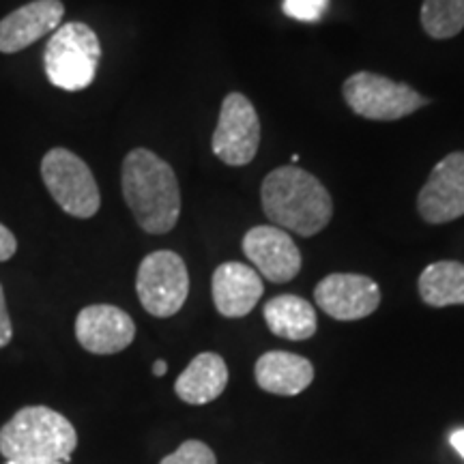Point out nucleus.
I'll use <instances>...</instances> for the list:
<instances>
[{
    "label": "nucleus",
    "instance_id": "1",
    "mask_svg": "<svg viewBox=\"0 0 464 464\" xmlns=\"http://www.w3.org/2000/svg\"><path fill=\"white\" fill-rule=\"evenodd\" d=\"M123 196L138 226L149 235H166L181 216V189L172 166L149 149L127 153L121 170Z\"/></svg>",
    "mask_w": 464,
    "mask_h": 464
},
{
    "label": "nucleus",
    "instance_id": "2",
    "mask_svg": "<svg viewBox=\"0 0 464 464\" xmlns=\"http://www.w3.org/2000/svg\"><path fill=\"white\" fill-rule=\"evenodd\" d=\"M260 200L274 226L301 237L318 235L334 216V200L324 185L297 166H282L266 174Z\"/></svg>",
    "mask_w": 464,
    "mask_h": 464
},
{
    "label": "nucleus",
    "instance_id": "3",
    "mask_svg": "<svg viewBox=\"0 0 464 464\" xmlns=\"http://www.w3.org/2000/svg\"><path fill=\"white\" fill-rule=\"evenodd\" d=\"M75 448L73 423L50 406H24L0 428V454L7 460L67 462Z\"/></svg>",
    "mask_w": 464,
    "mask_h": 464
},
{
    "label": "nucleus",
    "instance_id": "4",
    "mask_svg": "<svg viewBox=\"0 0 464 464\" xmlns=\"http://www.w3.org/2000/svg\"><path fill=\"white\" fill-rule=\"evenodd\" d=\"M102 61L97 33L82 22H69L52 33L44 52L45 75L56 89L75 92L89 89Z\"/></svg>",
    "mask_w": 464,
    "mask_h": 464
},
{
    "label": "nucleus",
    "instance_id": "5",
    "mask_svg": "<svg viewBox=\"0 0 464 464\" xmlns=\"http://www.w3.org/2000/svg\"><path fill=\"white\" fill-rule=\"evenodd\" d=\"M42 177L52 198L67 216L89 219L100 211L102 196L84 160L69 149H50L42 160Z\"/></svg>",
    "mask_w": 464,
    "mask_h": 464
},
{
    "label": "nucleus",
    "instance_id": "6",
    "mask_svg": "<svg viewBox=\"0 0 464 464\" xmlns=\"http://www.w3.org/2000/svg\"><path fill=\"white\" fill-rule=\"evenodd\" d=\"M342 92L346 106L368 121H398L430 103L409 84L393 82L372 72L353 73L346 78Z\"/></svg>",
    "mask_w": 464,
    "mask_h": 464
},
{
    "label": "nucleus",
    "instance_id": "7",
    "mask_svg": "<svg viewBox=\"0 0 464 464\" xmlns=\"http://www.w3.org/2000/svg\"><path fill=\"white\" fill-rule=\"evenodd\" d=\"M136 293L150 316H174L189 295V274L185 260L170 249L149 254L138 266Z\"/></svg>",
    "mask_w": 464,
    "mask_h": 464
},
{
    "label": "nucleus",
    "instance_id": "8",
    "mask_svg": "<svg viewBox=\"0 0 464 464\" xmlns=\"http://www.w3.org/2000/svg\"><path fill=\"white\" fill-rule=\"evenodd\" d=\"M213 153L228 166H247L260 147V121L254 103L241 92H228L213 133Z\"/></svg>",
    "mask_w": 464,
    "mask_h": 464
},
{
    "label": "nucleus",
    "instance_id": "9",
    "mask_svg": "<svg viewBox=\"0 0 464 464\" xmlns=\"http://www.w3.org/2000/svg\"><path fill=\"white\" fill-rule=\"evenodd\" d=\"M420 216L428 224H448L464 216V150H456L432 168L417 196Z\"/></svg>",
    "mask_w": 464,
    "mask_h": 464
},
{
    "label": "nucleus",
    "instance_id": "10",
    "mask_svg": "<svg viewBox=\"0 0 464 464\" xmlns=\"http://www.w3.org/2000/svg\"><path fill=\"white\" fill-rule=\"evenodd\" d=\"M314 301L335 321H362L379 307L381 288L368 276L332 274L316 284Z\"/></svg>",
    "mask_w": 464,
    "mask_h": 464
},
{
    "label": "nucleus",
    "instance_id": "11",
    "mask_svg": "<svg viewBox=\"0 0 464 464\" xmlns=\"http://www.w3.org/2000/svg\"><path fill=\"white\" fill-rule=\"evenodd\" d=\"M243 252L256 266L258 276L274 284L290 282L301 271V252L286 230L277 226H256L243 237Z\"/></svg>",
    "mask_w": 464,
    "mask_h": 464
},
{
    "label": "nucleus",
    "instance_id": "12",
    "mask_svg": "<svg viewBox=\"0 0 464 464\" xmlns=\"http://www.w3.org/2000/svg\"><path fill=\"white\" fill-rule=\"evenodd\" d=\"M75 338L92 355H114L136 338V324L116 305H89L75 318Z\"/></svg>",
    "mask_w": 464,
    "mask_h": 464
},
{
    "label": "nucleus",
    "instance_id": "13",
    "mask_svg": "<svg viewBox=\"0 0 464 464\" xmlns=\"http://www.w3.org/2000/svg\"><path fill=\"white\" fill-rule=\"evenodd\" d=\"M65 15V5L61 0H33L24 7L11 11L0 20V52L15 54L28 45L52 34L61 26Z\"/></svg>",
    "mask_w": 464,
    "mask_h": 464
},
{
    "label": "nucleus",
    "instance_id": "14",
    "mask_svg": "<svg viewBox=\"0 0 464 464\" xmlns=\"http://www.w3.org/2000/svg\"><path fill=\"white\" fill-rule=\"evenodd\" d=\"M213 304L226 318H243L256 307L265 286L258 271L243 263H224L213 274Z\"/></svg>",
    "mask_w": 464,
    "mask_h": 464
},
{
    "label": "nucleus",
    "instance_id": "15",
    "mask_svg": "<svg viewBox=\"0 0 464 464\" xmlns=\"http://www.w3.org/2000/svg\"><path fill=\"white\" fill-rule=\"evenodd\" d=\"M258 387L274 396H297L314 381V365L305 357L286 351H269L254 368Z\"/></svg>",
    "mask_w": 464,
    "mask_h": 464
},
{
    "label": "nucleus",
    "instance_id": "16",
    "mask_svg": "<svg viewBox=\"0 0 464 464\" xmlns=\"http://www.w3.org/2000/svg\"><path fill=\"white\" fill-rule=\"evenodd\" d=\"M228 385V365L218 353H200L174 382V393L183 402L202 406L222 396Z\"/></svg>",
    "mask_w": 464,
    "mask_h": 464
},
{
    "label": "nucleus",
    "instance_id": "17",
    "mask_svg": "<svg viewBox=\"0 0 464 464\" xmlns=\"http://www.w3.org/2000/svg\"><path fill=\"white\" fill-rule=\"evenodd\" d=\"M263 316L271 334L284 340H307L318 329L314 305L297 295H280V297L266 301Z\"/></svg>",
    "mask_w": 464,
    "mask_h": 464
},
{
    "label": "nucleus",
    "instance_id": "18",
    "mask_svg": "<svg viewBox=\"0 0 464 464\" xmlns=\"http://www.w3.org/2000/svg\"><path fill=\"white\" fill-rule=\"evenodd\" d=\"M420 295L430 307L464 305V265L439 260L428 265L420 276Z\"/></svg>",
    "mask_w": 464,
    "mask_h": 464
},
{
    "label": "nucleus",
    "instance_id": "19",
    "mask_svg": "<svg viewBox=\"0 0 464 464\" xmlns=\"http://www.w3.org/2000/svg\"><path fill=\"white\" fill-rule=\"evenodd\" d=\"M421 26L432 39H451L464 28V0H423Z\"/></svg>",
    "mask_w": 464,
    "mask_h": 464
},
{
    "label": "nucleus",
    "instance_id": "20",
    "mask_svg": "<svg viewBox=\"0 0 464 464\" xmlns=\"http://www.w3.org/2000/svg\"><path fill=\"white\" fill-rule=\"evenodd\" d=\"M160 464H218L213 450L202 440H185V443Z\"/></svg>",
    "mask_w": 464,
    "mask_h": 464
},
{
    "label": "nucleus",
    "instance_id": "21",
    "mask_svg": "<svg viewBox=\"0 0 464 464\" xmlns=\"http://www.w3.org/2000/svg\"><path fill=\"white\" fill-rule=\"evenodd\" d=\"M329 7V0H284V14L299 22L321 20L324 9Z\"/></svg>",
    "mask_w": 464,
    "mask_h": 464
},
{
    "label": "nucleus",
    "instance_id": "22",
    "mask_svg": "<svg viewBox=\"0 0 464 464\" xmlns=\"http://www.w3.org/2000/svg\"><path fill=\"white\" fill-rule=\"evenodd\" d=\"M14 338V324H11V316L7 310V301H5V290L0 284V348H5Z\"/></svg>",
    "mask_w": 464,
    "mask_h": 464
},
{
    "label": "nucleus",
    "instance_id": "23",
    "mask_svg": "<svg viewBox=\"0 0 464 464\" xmlns=\"http://www.w3.org/2000/svg\"><path fill=\"white\" fill-rule=\"evenodd\" d=\"M17 252V239L7 226L0 224V263L9 260Z\"/></svg>",
    "mask_w": 464,
    "mask_h": 464
},
{
    "label": "nucleus",
    "instance_id": "24",
    "mask_svg": "<svg viewBox=\"0 0 464 464\" xmlns=\"http://www.w3.org/2000/svg\"><path fill=\"white\" fill-rule=\"evenodd\" d=\"M450 443H451V448H454V450L458 451V454H460V456L464 458V428H460V430L451 432Z\"/></svg>",
    "mask_w": 464,
    "mask_h": 464
},
{
    "label": "nucleus",
    "instance_id": "25",
    "mask_svg": "<svg viewBox=\"0 0 464 464\" xmlns=\"http://www.w3.org/2000/svg\"><path fill=\"white\" fill-rule=\"evenodd\" d=\"M168 372V363L164 362V359H158V362L153 363V374L155 376H164Z\"/></svg>",
    "mask_w": 464,
    "mask_h": 464
},
{
    "label": "nucleus",
    "instance_id": "26",
    "mask_svg": "<svg viewBox=\"0 0 464 464\" xmlns=\"http://www.w3.org/2000/svg\"><path fill=\"white\" fill-rule=\"evenodd\" d=\"M7 464H65V462H56V460H9Z\"/></svg>",
    "mask_w": 464,
    "mask_h": 464
},
{
    "label": "nucleus",
    "instance_id": "27",
    "mask_svg": "<svg viewBox=\"0 0 464 464\" xmlns=\"http://www.w3.org/2000/svg\"><path fill=\"white\" fill-rule=\"evenodd\" d=\"M299 160H301V158H299V155H297V153H295V155H293V158H290V161H293V164H297V161H299Z\"/></svg>",
    "mask_w": 464,
    "mask_h": 464
}]
</instances>
